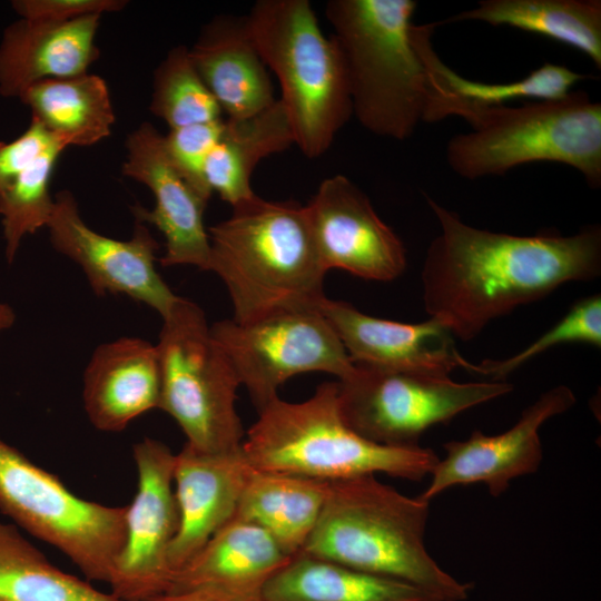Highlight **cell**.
<instances>
[{"label": "cell", "mask_w": 601, "mask_h": 601, "mask_svg": "<svg viewBox=\"0 0 601 601\" xmlns=\"http://www.w3.org/2000/svg\"><path fill=\"white\" fill-rule=\"evenodd\" d=\"M290 559L263 529L231 519L175 573L168 591L204 590L225 601H262L266 585Z\"/></svg>", "instance_id": "d6986e66"}, {"label": "cell", "mask_w": 601, "mask_h": 601, "mask_svg": "<svg viewBox=\"0 0 601 601\" xmlns=\"http://www.w3.org/2000/svg\"><path fill=\"white\" fill-rule=\"evenodd\" d=\"M210 329L257 412L295 375L324 372L344 380L355 370L317 307L282 309L245 324L224 319Z\"/></svg>", "instance_id": "8fae6325"}, {"label": "cell", "mask_w": 601, "mask_h": 601, "mask_svg": "<svg viewBox=\"0 0 601 601\" xmlns=\"http://www.w3.org/2000/svg\"><path fill=\"white\" fill-rule=\"evenodd\" d=\"M160 366L156 344L124 336L99 345L82 377V403L99 431L120 432L158 408Z\"/></svg>", "instance_id": "ffe728a7"}, {"label": "cell", "mask_w": 601, "mask_h": 601, "mask_svg": "<svg viewBox=\"0 0 601 601\" xmlns=\"http://www.w3.org/2000/svg\"><path fill=\"white\" fill-rule=\"evenodd\" d=\"M575 342L601 346L600 294L577 300L558 323L519 353L503 359H484L480 363L466 359L463 368L490 377L491 381H504L516 368L543 352Z\"/></svg>", "instance_id": "1f68e13d"}, {"label": "cell", "mask_w": 601, "mask_h": 601, "mask_svg": "<svg viewBox=\"0 0 601 601\" xmlns=\"http://www.w3.org/2000/svg\"><path fill=\"white\" fill-rule=\"evenodd\" d=\"M250 37L279 82L295 145L318 158L353 115L344 58L308 0H259L245 17Z\"/></svg>", "instance_id": "52a82bcc"}, {"label": "cell", "mask_w": 601, "mask_h": 601, "mask_svg": "<svg viewBox=\"0 0 601 601\" xmlns=\"http://www.w3.org/2000/svg\"><path fill=\"white\" fill-rule=\"evenodd\" d=\"M189 53L227 119L248 118L277 100L245 17H216L204 27Z\"/></svg>", "instance_id": "7402d4cb"}, {"label": "cell", "mask_w": 601, "mask_h": 601, "mask_svg": "<svg viewBox=\"0 0 601 601\" xmlns=\"http://www.w3.org/2000/svg\"><path fill=\"white\" fill-rule=\"evenodd\" d=\"M293 144V129L279 99L248 118L225 119L221 136L204 162L205 184L234 207L256 195L250 178L258 162Z\"/></svg>", "instance_id": "cb8c5ba5"}, {"label": "cell", "mask_w": 601, "mask_h": 601, "mask_svg": "<svg viewBox=\"0 0 601 601\" xmlns=\"http://www.w3.org/2000/svg\"><path fill=\"white\" fill-rule=\"evenodd\" d=\"M67 146L55 144L9 186L0 190L6 258L12 263L21 240L39 228L47 227L55 207L50 179L57 159Z\"/></svg>", "instance_id": "4dcf8cb0"}, {"label": "cell", "mask_w": 601, "mask_h": 601, "mask_svg": "<svg viewBox=\"0 0 601 601\" xmlns=\"http://www.w3.org/2000/svg\"><path fill=\"white\" fill-rule=\"evenodd\" d=\"M262 601H441L415 584L299 553L269 581Z\"/></svg>", "instance_id": "d4e9b609"}, {"label": "cell", "mask_w": 601, "mask_h": 601, "mask_svg": "<svg viewBox=\"0 0 601 601\" xmlns=\"http://www.w3.org/2000/svg\"><path fill=\"white\" fill-rule=\"evenodd\" d=\"M463 118L471 127L446 144L449 167L465 179L501 176L538 161L573 167L601 186V104L585 91L521 106L470 102L428 86L424 122Z\"/></svg>", "instance_id": "7a4b0ae2"}, {"label": "cell", "mask_w": 601, "mask_h": 601, "mask_svg": "<svg viewBox=\"0 0 601 601\" xmlns=\"http://www.w3.org/2000/svg\"><path fill=\"white\" fill-rule=\"evenodd\" d=\"M430 502L364 475L329 482L318 521L300 553L421 587L441 601L473 589L437 564L425 546Z\"/></svg>", "instance_id": "3957f363"}, {"label": "cell", "mask_w": 601, "mask_h": 601, "mask_svg": "<svg viewBox=\"0 0 601 601\" xmlns=\"http://www.w3.org/2000/svg\"><path fill=\"white\" fill-rule=\"evenodd\" d=\"M437 23L414 24L413 39L425 65L427 83L463 100L481 105H505L516 99L552 100L566 96L589 76L563 65L545 62L526 77L504 83L470 80L446 66L433 49L431 37Z\"/></svg>", "instance_id": "83f0119b"}, {"label": "cell", "mask_w": 601, "mask_h": 601, "mask_svg": "<svg viewBox=\"0 0 601 601\" xmlns=\"http://www.w3.org/2000/svg\"><path fill=\"white\" fill-rule=\"evenodd\" d=\"M242 450L254 470L328 482L377 473L416 482L440 459L421 445H382L355 432L342 415L337 382L321 384L303 402L272 401L258 412Z\"/></svg>", "instance_id": "5b68a950"}, {"label": "cell", "mask_w": 601, "mask_h": 601, "mask_svg": "<svg viewBox=\"0 0 601 601\" xmlns=\"http://www.w3.org/2000/svg\"><path fill=\"white\" fill-rule=\"evenodd\" d=\"M250 469L242 449L206 453L185 443L175 454L179 523L169 549L174 575L233 519Z\"/></svg>", "instance_id": "ac0fdd59"}, {"label": "cell", "mask_w": 601, "mask_h": 601, "mask_svg": "<svg viewBox=\"0 0 601 601\" xmlns=\"http://www.w3.org/2000/svg\"><path fill=\"white\" fill-rule=\"evenodd\" d=\"M305 209L326 272L337 268L368 280L392 282L405 270L403 242L346 176L324 179Z\"/></svg>", "instance_id": "5bb4252c"}, {"label": "cell", "mask_w": 601, "mask_h": 601, "mask_svg": "<svg viewBox=\"0 0 601 601\" xmlns=\"http://www.w3.org/2000/svg\"><path fill=\"white\" fill-rule=\"evenodd\" d=\"M101 14L69 21L21 18L0 42V93L17 97L31 85L87 73L98 58L95 39Z\"/></svg>", "instance_id": "44dd1931"}, {"label": "cell", "mask_w": 601, "mask_h": 601, "mask_svg": "<svg viewBox=\"0 0 601 601\" xmlns=\"http://www.w3.org/2000/svg\"><path fill=\"white\" fill-rule=\"evenodd\" d=\"M481 21L544 36L588 56L601 69L600 0H481L446 22Z\"/></svg>", "instance_id": "484cf974"}, {"label": "cell", "mask_w": 601, "mask_h": 601, "mask_svg": "<svg viewBox=\"0 0 601 601\" xmlns=\"http://www.w3.org/2000/svg\"><path fill=\"white\" fill-rule=\"evenodd\" d=\"M47 228L55 249L81 267L95 294L126 295L161 317L177 299L156 269L159 244L145 224L136 223L129 240L101 235L82 220L72 194L62 190Z\"/></svg>", "instance_id": "4fadbf2b"}, {"label": "cell", "mask_w": 601, "mask_h": 601, "mask_svg": "<svg viewBox=\"0 0 601 601\" xmlns=\"http://www.w3.org/2000/svg\"><path fill=\"white\" fill-rule=\"evenodd\" d=\"M575 401L570 387L558 385L541 394L508 431L496 435L474 431L466 440L444 443L445 457L439 459L430 483L417 496L431 503L452 486L476 483L484 484L492 496L501 495L514 479L538 471L543 459L540 427Z\"/></svg>", "instance_id": "9a60e30c"}, {"label": "cell", "mask_w": 601, "mask_h": 601, "mask_svg": "<svg viewBox=\"0 0 601 601\" xmlns=\"http://www.w3.org/2000/svg\"><path fill=\"white\" fill-rule=\"evenodd\" d=\"M126 4L122 0H16L12 8L23 19L60 22L119 11Z\"/></svg>", "instance_id": "e575fe53"}, {"label": "cell", "mask_w": 601, "mask_h": 601, "mask_svg": "<svg viewBox=\"0 0 601 601\" xmlns=\"http://www.w3.org/2000/svg\"><path fill=\"white\" fill-rule=\"evenodd\" d=\"M317 308L355 364L435 376H450L465 364L454 336L434 318L414 324L388 321L326 296Z\"/></svg>", "instance_id": "e0dca14e"}, {"label": "cell", "mask_w": 601, "mask_h": 601, "mask_svg": "<svg viewBox=\"0 0 601 601\" xmlns=\"http://www.w3.org/2000/svg\"><path fill=\"white\" fill-rule=\"evenodd\" d=\"M58 142L65 144L35 120H31L27 130L12 141H0V190L9 186L45 151Z\"/></svg>", "instance_id": "836d02e7"}, {"label": "cell", "mask_w": 601, "mask_h": 601, "mask_svg": "<svg viewBox=\"0 0 601 601\" xmlns=\"http://www.w3.org/2000/svg\"><path fill=\"white\" fill-rule=\"evenodd\" d=\"M161 318L156 344L161 377L158 408L173 417L193 449L240 450L244 428L236 397L242 385L203 308L178 296Z\"/></svg>", "instance_id": "ba28073f"}, {"label": "cell", "mask_w": 601, "mask_h": 601, "mask_svg": "<svg viewBox=\"0 0 601 601\" xmlns=\"http://www.w3.org/2000/svg\"><path fill=\"white\" fill-rule=\"evenodd\" d=\"M0 601H121L53 565L16 524L0 521Z\"/></svg>", "instance_id": "f1b7e54d"}, {"label": "cell", "mask_w": 601, "mask_h": 601, "mask_svg": "<svg viewBox=\"0 0 601 601\" xmlns=\"http://www.w3.org/2000/svg\"><path fill=\"white\" fill-rule=\"evenodd\" d=\"M224 125L225 119L193 124L170 129L164 136V147L171 164L207 199L213 193L205 184L203 167L206 157L218 142Z\"/></svg>", "instance_id": "d6a6232c"}, {"label": "cell", "mask_w": 601, "mask_h": 601, "mask_svg": "<svg viewBox=\"0 0 601 601\" xmlns=\"http://www.w3.org/2000/svg\"><path fill=\"white\" fill-rule=\"evenodd\" d=\"M142 601H225L204 590L167 591Z\"/></svg>", "instance_id": "d590c367"}, {"label": "cell", "mask_w": 601, "mask_h": 601, "mask_svg": "<svg viewBox=\"0 0 601 601\" xmlns=\"http://www.w3.org/2000/svg\"><path fill=\"white\" fill-rule=\"evenodd\" d=\"M0 511L65 554L86 579L109 582L125 543L127 505L78 496L0 437Z\"/></svg>", "instance_id": "9c48e42d"}, {"label": "cell", "mask_w": 601, "mask_h": 601, "mask_svg": "<svg viewBox=\"0 0 601 601\" xmlns=\"http://www.w3.org/2000/svg\"><path fill=\"white\" fill-rule=\"evenodd\" d=\"M132 457L137 486L127 505L125 543L108 582L121 601H142L169 590V549L179 523L175 453L164 442L144 437L134 444Z\"/></svg>", "instance_id": "7c38bea8"}, {"label": "cell", "mask_w": 601, "mask_h": 601, "mask_svg": "<svg viewBox=\"0 0 601 601\" xmlns=\"http://www.w3.org/2000/svg\"><path fill=\"white\" fill-rule=\"evenodd\" d=\"M208 270L225 284L234 322L245 324L297 307H317L326 270L305 206L257 195L209 227Z\"/></svg>", "instance_id": "277c9868"}, {"label": "cell", "mask_w": 601, "mask_h": 601, "mask_svg": "<svg viewBox=\"0 0 601 601\" xmlns=\"http://www.w3.org/2000/svg\"><path fill=\"white\" fill-rule=\"evenodd\" d=\"M337 390L342 415L359 435L387 446H417L430 427L501 397L513 386L355 364L349 376L338 380Z\"/></svg>", "instance_id": "30bf717a"}, {"label": "cell", "mask_w": 601, "mask_h": 601, "mask_svg": "<svg viewBox=\"0 0 601 601\" xmlns=\"http://www.w3.org/2000/svg\"><path fill=\"white\" fill-rule=\"evenodd\" d=\"M426 201L440 233L423 264L424 307L462 341L566 283L601 274L599 225L568 236H519L476 228L427 196Z\"/></svg>", "instance_id": "6da1fadb"}, {"label": "cell", "mask_w": 601, "mask_h": 601, "mask_svg": "<svg viewBox=\"0 0 601 601\" xmlns=\"http://www.w3.org/2000/svg\"><path fill=\"white\" fill-rule=\"evenodd\" d=\"M19 99L31 120L69 146H90L111 132L115 114L105 80L83 73L38 81Z\"/></svg>", "instance_id": "4316f807"}, {"label": "cell", "mask_w": 601, "mask_h": 601, "mask_svg": "<svg viewBox=\"0 0 601 601\" xmlns=\"http://www.w3.org/2000/svg\"><path fill=\"white\" fill-rule=\"evenodd\" d=\"M150 110L170 129L223 119L221 108L185 46L173 48L157 67Z\"/></svg>", "instance_id": "f546056e"}, {"label": "cell", "mask_w": 601, "mask_h": 601, "mask_svg": "<svg viewBox=\"0 0 601 601\" xmlns=\"http://www.w3.org/2000/svg\"><path fill=\"white\" fill-rule=\"evenodd\" d=\"M16 313L11 306L0 302V334L13 326Z\"/></svg>", "instance_id": "8d00e7d4"}, {"label": "cell", "mask_w": 601, "mask_h": 601, "mask_svg": "<svg viewBox=\"0 0 601 601\" xmlns=\"http://www.w3.org/2000/svg\"><path fill=\"white\" fill-rule=\"evenodd\" d=\"M328 491V481L250 469L233 519L259 526L293 558L314 531Z\"/></svg>", "instance_id": "603a6c76"}, {"label": "cell", "mask_w": 601, "mask_h": 601, "mask_svg": "<svg viewBox=\"0 0 601 601\" xmlns=\"http://www.w3.org/2000/svg\"><path fill=\"white\" fill-rule=\"evenodd\" d=\"M413 0H331L325 17L342 51L353 115L395 140L423 121L427 73L413 39Z\"/></svg>", "instance_id": "8992f818"}, {"label": "cell", "mask_w": 601, "mask_h": 601, "mask_svg": "<svg viewBox=\"0 0 601 601\" xmlns=\"http://www.w3.org/2000/svg\"><path fill=\"white\" fill-rule=\"evenodd\" d=\"M122 174L146 185L155 197L152 209L137 205L136 220L156 226L165 237L162 266L191 265L208 270L209 236L204 213L209 199L195 189L169 160L164 136L148 122L127 138Z\"/></svg>", "instance_id": "2e32d148"}]
</instances>
